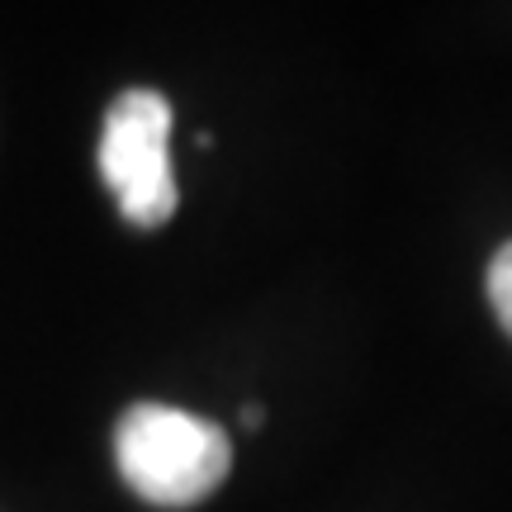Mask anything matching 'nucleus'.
<instances>
[{
  "label": "nucleus",
  "mask_w": 512,
  "mask_h": 512,
  "mask_svg": "<svg viewBox=\"0 0 512 512\" xmlns=\"http://www.w3.org/2000/svg\"><path fill=\"white\" fill-rule=\"evenodd\" d=\"M100 176L110 185L133 228H162L176 204V171H171V105L162 91L114 95L100 133Z\"/></svg>",
  "instance_id": "nucleus-2"
},
{
  "label": "nucleus",
  "mask_w": 512,
  "mask_h": 512,
  "mask_svg": "<svg viewBox=\"0 0 512 512\" xmlns=\"http://www.w3.org/2000/svg\"><path fill=\"white\" fill-rule=\"evenodd\" d=\"M114 460L133 494L152 508H195L233 470V441L219 422L171 403H133L119 432Z\"/></svg>",
  "instance_id": "nucleus-1"
},
{
  "label": "nucleus",
  "mask_w": 512,
  "mask_h": 512,
  "mask_svg": "<svg viewBox=\"0 0 512 512\" xmlns=\"http://www.w3.org/2000/svg\"><path fill=\"white\" fill-rule=\"evenodd\" d=\"M489 304H494L503 332L512 337V242H503L489 261Z\"/></svg>",
  "instance_id": "nucleus-3"
}]
</instances>
